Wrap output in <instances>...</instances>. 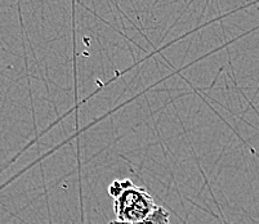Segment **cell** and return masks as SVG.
Returning a JSON list of instances; mask_svg holds the SVG:
<instances>
[{
  "instance_id": "obj_1",
  "label": "cell",
  "mask_w": 259,
  "mask_h": 224,
  "mask_svg": "<svg viewBox=\"0 0 259 224\" xmlns=\"http://www.w3.org/2000/svg\"><path fill=\"white\" fill-rule=\"evenodd\" d=\"M107 191L114 199V213L119 221H142L159 206L147 188L138 187L131 179H116L108 186Z\"/></svg>"
},
{
  "instance_id": "obj_2",
  "label": "cell",
  "mask_w": 259,
  "mask_h": 224,
  "mask_svg": "<svg viewBox=\"0 0 259 224\" xmlns=\"http://www.w3.org/2000/svg\"><path fill=\"white\" fill-rule=\"evenodd\" d=\"M107 224H170V213L164 206H157L156 210L147 219L138 223H125V221L112 220Z\"/></svg>"
}]
</instances>
